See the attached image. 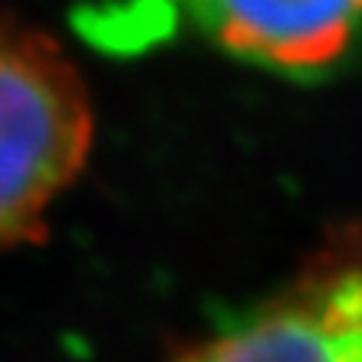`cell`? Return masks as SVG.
Wrapping results in <instances>:
<instances>
[{
    "label": "cell",
    "mask_w": 362,
    "mask_h": 362,
    "mask_svg": "<svg viewBox=\"0 0 362 362\" xmlns=\"http://www.w3.org/2000/svg\"><path fill=\"white\" fill-rule=\"evenodd\" d=\"M94 109L49 33L0 13V251L40 245L49 209L85 169Z\"/></svg>",
    "instance_id": "6da1fadb"
},
{
    "label": "cell",
    "mask_w": 362,
    "mask_h": 362,
    "mask_svg": "<svg viewBox=\"0 0 362 362\" xmlns=\"http://www.w3.org/2000/svg\"><path fill=\"white\" fill-rule=\"evenodd\" d=\"M169 362H362V226L317 245L281 290L218 320Z\"/></svg>",
    "instance_id": "7a4b0ae2"
},
{
    "label": "cell",
    "mask_w": 362,
    "mask_h": 362,
    "mask_svg": "<svg viewBox=\"0 0 362 362\" xmlns=\"http://www.w3.org/2000/svg\"><path fill=\"white\" fill-rule=\"evenodd\" d=\"M206 40L245 64L320 78L362 45V0H178Z\"/></svg>",
    "instance_id": "3957f363"
}]
</instances>
